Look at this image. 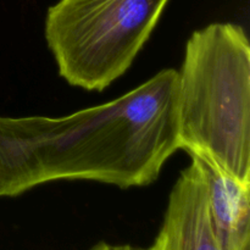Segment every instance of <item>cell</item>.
I'll return each instance as SVG.
<instances>
[{"mask_svg": "<svg viewBox=\"0 0 250 250\" xmlns=\"http://www.w3.org/2000/svg\"><path fill=\"white\" fill-rule=\"evenodd\" d=\"M178 71L61 117L0 116V198L45 183L87 180L122 189L155 182L180 149Z\"/></svg>", "mask_w": 250, "mask_h": 250, "instance_id": "cell-1", "label": "cell"}, {"mask_svg": "<svg viewBox=\"0 0 250 250\" xmlns=\"http://www.w3.org/2000/svg\"><path fill=\"white\" fill-rule=\"evenodd\" d=\"M178 146L250 183V45L242 26L195 31L178 72Z\"/></svg>", "mask_w": 250, "mask_h": 250, "instance_id": "cell-2", "label": "cell"}, {"mask_svg": "<svg viewBox=\"0 0 250 250\" xmlns=\"http://www.w3.org/2000/svg\"><path fill=\"white\" fill-rule=\"evenodd\" d=\"M168 1L59 0L44 26L59 75L73 87L104 90L131 67Z\"/></svg>", "mask_w": 250, "mask_h": 250, "instance_id": "cell-3", "label": "cell"}, {"mask_svg": "<svg viewBox=\"0 0 250 250\" xmlns=\"http://www.w3.org/2000/svg\"><path fill=\"white\" fill-rule=\"evenodd\" d=\"M88 250H229L215 231L199 164L181 172L168 195L163 224L149 246L98 242Z\"/></svg>", "mask_w": 250, "mask_h": 250, "instance_id": "cell-4", "label": "cell"}, {"mask_svg": "<svg viewBox=\"0 0 250 250\" xmlns=\"http://www.w3.org/2000/svg\"><path fill=\"white\" fill-rule=\"evenodd\" d=\"M203 171L215 231L229 250H250V183L194 158Z\"/></svg>", "mask_w": 250, "mask_h": 250, "instance_id": "cell-5", "label": "cell"}]
</instances>
